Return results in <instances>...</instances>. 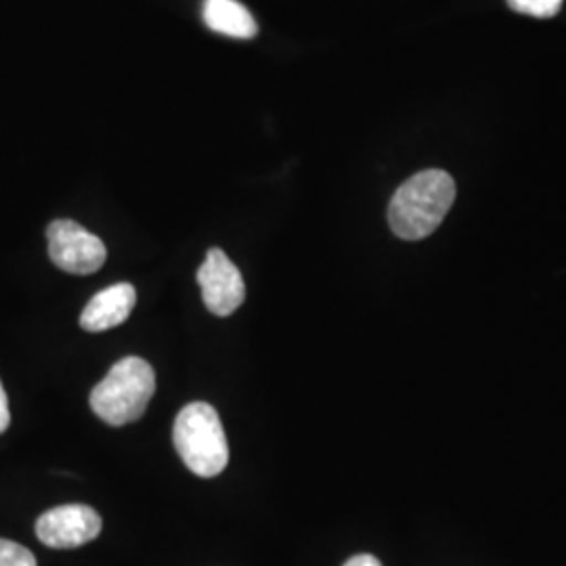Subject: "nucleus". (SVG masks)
Returning a JSON list of instances; mask_svg holds the SVG:
<instances>
[{"label":"nucleus","instance_id":"nucleus-1","mask_svg":"<svg viewBox=\"0 0 566 566\" xmlns=\"http://www.w3.org/2000/svg\"><path fill=\"white\" fill-rule=\"evenodd\" d=\"M455 200V181L446 170L432 168L413 175L395 191L388 206V223L397 238L424 240L443 223Z\"/></svg>","mask_w":566,"mask_h":566},{"label":"nucleus","instance_id":"nucleus-2","mask_svg":"<svg viewBox=\"0 0 566 566\" xmlns=\"http://www.w3.org/2000/svg\"><path fill=\"white\" fill-rule=\"evenodd\" d=\"M172 443L182 464L202 479L219 476L229 464V443L219 411L210 403L185 405L175 426Z\"/></svg>","mask_w":566,"mask_h":566},{"label":"nucleus","instance_id":"nucleus-3","mask_svg":"<svg viewBox=\"0 0 566 566\" xmlns=\"http://www.w3.org/2000/svg\"><path fill=\"white\" fill-rule=\"evenodd\" d=\"M156 392V371L142 357H126L114 365L91 390V409L105 424L137 422Z\"/></svg>","mask_w":566,"mask_h":566},{"label":"nucleus","instance_id":"nucleus-4","mask_svg":"<svg viewBox=\"0 0 566 566\" xmlns=\"http://www.w3.org/2000/svg\"><path fill=\"white\" fill-rule=\"evenodd\" d=\"M49 256L55 266L72 275H91L102 269L107 250L105 243L82 224L60 219L46 227Z\"/></svg>","mask_w":566,"mask_h":566},{"label":"nucleus","instance_id":"nucleus-5","mask_svg":"<svg viewBox=\"0 0 566 566\" xmlns=\"http://www.w3.org/2000/svg\"><path fill=\"white\" fill-rule=\"evenodd\" d=\"M198 283L202 287L206 308L217 317L233 315L245 301L242 273L221 248H210L206 252V261L198 271Z\"/></svg>","mask_w":566,"mask_h":566},{"label":"nucleus","instance_id":"nucleus-6","mask_svg":"<svg viewBox=\"0 0 566 566\" xmlns=\"http://www.w3.org/2000/svg\"><path fill=\"white\" fill-rule=\"evenodd\" d=\"M102 516L91 506L67 504L46 510L36 521V535L44 546L74 549L99 537Z\"/></svg>","mask_w":566,"mask_h":566},{"label":"nucleus","instance_id":"nucleus-7","mask_svg":"<svg viewBox=\"0 0 566 566\" xmlns=\"http://www.w3.org/2000/svg\"><path fill=\"white\" fill-rule=\"evenodd\" d=\"M137 304V290L130 283H114L93 296L81 315L82 329L105 332L124 324Z\"/></svg>","mask_w":566,"mask_h":566},{"label":"nucleus","instance_id":"nucleus-8","mask_svg":"<svg viewBox=\"0 0 566 566\" xmlns=\"http://www.w3.org/2000/svg\"><path fill=\"white\" fill-rule=\"evenodd\" d=\"M203 21L210 30L231 39H254L259 25L238 0H203Z\"/></svg>","mask_w":566,"mask_h":566},{"label":"nucleus","instance_id":"nucleus-9","mask_svg":"<svg viewBox=\"0 0 566 566\" xmlns=\"http://www.w3.org/2000/svg\"><path fill=\"white\" fill-rule=\"evenodd\" d=\"M507 7L516 13L531 15V18H554L563 9L565 0H506Z\"/></svg>","mask_w":566,"mask_h":566},{"label":"nucleus","instance_id":"nucleus-10","mask_svg":"<svg viewBox=\"0 0 566 566\" xmlns=\"http://www.w3.org/2000/svg\"><path fill=\"white\" fill-rule=\"evenodd\" d=\"M0 566H36V558L28 547L0 539Z\"/></svg>","mask_w":566,"mask_h":566},{"label":"nucleus","instance_id":"nucleus-11","mask_svg":"<svg viewBox=\"0 0 566 566\" xmlns=\"http://www.w3.org/2000/svg\"><path fill=\"white\" fill-rule=\"evenodd\" d=\"M11 424V411H9V399L4 392V386L0 382V434Z\"/></svg>","mask_w":566,"mask_h":566},{"label":"nucleus","instance_id":"nucleus-12","mask_svg":"<svg viewBox=\"0 0 566 566\" xmlns=\"http://www.w3.org/2000/svg\"><path fill=\"white\" fill-rule=\"evenodd\" d=\"M344 566H382V563L371 554H357V556L348 558Z\"/></svg>","mask_w":566,"mask_h":566}]
</instances>
